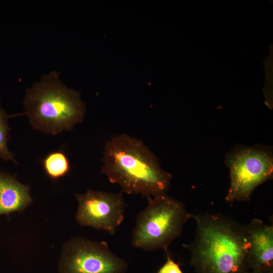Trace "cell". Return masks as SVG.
<instances>
[{"mask_svg": "<svg viewBox=\"0 0 273 273\" xmlns=\"http://www.w3.org/2000/svg\"><path fill=\"white\" fill-rule=\"evenodd\" d=\"M128 263L113 253L107 243L82 237L69 240L63 246L59 273H126Z\"/></svg>", "mask_w": 273, "mask_h": 273, "instance_id": "6", "label": "cell"}, {"mask_svg": "<svg viewBox=\"0 0 273 273\" xmlns=\"http://www.w3.org/2000/svg\"><path fill=\"white\" fill-rule=\"evenodd\" d=\"M230 185L227 202L248 201L256 188L273 176V155L263 146H238L225 156Z\"/></svg>", "mask_w": 273, "mask_h": 273, "instance_id": "5", "label": "cell"}, {"mask_svg": "<svg viewBox=\"0 0 273 273\" xmlns=\"http://www.w3.org/2000/svg\"><path fill=\"white\" fill-rule=\"evenodd\" d=\"M249 242L248 265L250 271L273 270V226L258 218L245 226Z\"/></svg>", "mask_w": 273, "mask_h": 273, "instance_id": "8", "label": "cell"}, {"mask_svg": "<svg viewBox=\"0 0 273 273\" xmlns=\"http://www.w3.org/2000/svg\"><path fill=\"white\" fill-rule=\"evenodd\" d=\"M147 198V206L136 216L132 245L144 251L161 249L166 253L171 243L181 236L192 214L183 202L166 194Z\"/></svg>", "mask_w": 273, "mask_h": 273, "instance_id": "4", "label": "cell"}, {"mask_svg": "<svg viewBox=\"0 0 273 273\" xmlns=\"http://www.w3.org/2000/svg\"><path fill=\"white\" fill-rule=\"evenodd\" d=\"M75 196L78 202L75 220L80 225L115 235L124 219L126 207L122 193L88 189L85 193L77 194Z\"/></svg>", "mask_w": 273, "mask_h": 273, "instance_id": "7", "label": "cell"}, {"mask_svg": "<svg viewBox=\"0 0 273 273\" xmlns=\"http://www.w3.org/2000/svg\"><path fill=\"white\" fill-rule=\"evenodd\" d=\"M194 241L185 245L196 273H248L249 242L245 226L219 214L192 215Z\"/></svg>", "mask_w": 273, "mask_h": 273, "instance_id": "1", "label": "cell"}, {"mask_svg": "<svg viewBox=\"0 0 273 273\" xmlns=\"http://www.w3.org/2000/svg\"><path fill=\"white\" fill-rule=\"evenodd\" d=\"M23 105L33 128L53 135L71 130L85 113L79 93L66 86L55 71L27 89Z\"/></svg>", "mask_w": 273, "mask_h": 273, "instance_id": "3", "label": "cell"}, {"mask_svg": "<svg viewBox=\"0 0 273 273\" xmlns=\"http://www.w3.org/2000/svg\"><path fill=\"white\" fill-rule=\"evenodd\" d=\"M101 173L127 194L146 197L166 194L172 176L143 142L126 134L106 144Z\"/></svg>", "mask_w": 273, "mask_h": 273, "instance_id": "2", "label": "cell"}, {"mask_svg": "<svg viewBox=\"0 0 273 273\" xmlns=\"http://www.w3.org/2000/svg\"><path fill=\"white\" fill-rule=\"evenodd\" d=\"M32 201L28 186L0 170V216L21 212Z\"/></svg>", "mask_w": 273, "mask_h": 273, "instance_id": "9", "label": "cell"}, {"mask_svg": "<svg viewBox=\"0 0 273 273\" xmlns=\"http://www.w3.org/2000/svg\"><path fill=\"white\" fill-rule=\"evenodd\" d=\"M44 170L50 178L56 180L66 175L70 169L69 161L62 151H55L47 155L42 161Z\"/></svg>", "mask_w": 273, "mask_h": 273, "instance_id": "10", "label": "cell"}, {"mask_svg": "<svg viewBox=\"0 0 273 273\" xmlns=\"http://www.w3.org/2000/svg\"><path fill=\"white\" fill-rule=\"evenodd\" d=\"M166 262L159 268L157 273H183L179 265L171 258L168 252H166Z\"/></svg>", "mask_w": 273, "mask_h": 273, "instance_id": "12", "label": "cell"}, {"mask_svg": "<svg viewBox=\"0 0 273 273\" xmlns=\"http://www.w3.org/2000/svg\"><path fill=\"white\" fill-rule=\"evenodd\" d=\"M8 117L2 108L0 102V159L17 163L14 154L10 151L8 146L10 131Z\"/></svg>", "mask_w": 273, "mask_h": 273, "instance_id": "11", "label": "cell"}, {"mask_svg": "<svg viewBox=\"0 0 273 273\" xmlns=\"http://www.w3.org/2000/svg\"><path fill=\"white\" fill-rule=\"evenodd\" d=\"M248 273H273V270L268 271H264V272L250 271Z\"/></svg>", "mask_w": 273, "mask_h": 273, "instance_id": "13", "label": "cell"}]
</instances>
